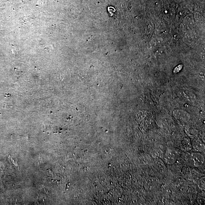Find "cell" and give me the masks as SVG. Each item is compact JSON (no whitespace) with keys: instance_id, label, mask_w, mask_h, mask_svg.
<instances>
[{"instance_id":"cell-1","label":"cell","mask_w":205,"mask_h":205,"mask_svg":"<svg viewBox=\"0 0 205 205\" xmlns=\"http://www.w3.org/2000/svg\"><path fill=\"white\" fill-rule=\"evenodd\" d=\"M163 158L166 163L168 165H172L177 160V156L175 151L171 149H168L164 153Z\"/></svg>"},{"instance_id":"cell-2","label":"cell","mask_w":205,"mask_h":205,"mask_svg":"<svg viewBox=\"0 0 205 205\" xmlns=\"http://www.w3.org/2000/svg\"><path fill=\"white\" fill-rule=\"evenodd\" d=\"M191 159L195 167H200L204 163V158L200 152H194L191 154Z\"/></svg>"},{"instance_id":"cell-3","label":"cell","mask_w":205,"mask_h":205,"mask_svg":"<svg viewBox=\"0 0 205 205\" xmlns=\"http://www.w3.org/2000/svg\"><path fill=\"white\" fill-rule=\"evenodd\" d=\"M173 114L176 119L182 121H188L190 118V114L182 110H176L173 112Z\"/></svg>"},{"instance_id":"cell-4","label":"cell","mask_w":205,"mask_h":205,"mask_svg":"<svg viewBox=\"0 0 205 205\" xmlns=\"http://www.w3.org/2000/svg\"><path fill=\"white\" fill-rule=\"evenodd\" d=\"M191 144L194 152H200L204 150V145L200 140L194 139Z\"/></svg>"},{"instance_id":"cell-5","label":"cell","mask_w":205,"mask_h":205,"mask_svg":"<svg viewBox=\"0 0 205 205\" xmlns=\"http://www.w3.org/2000/svg\"><path fill=\"white\" fill-rule=\"evenodd\" d=\"M154 165L161 173H164L166 170L165 164L160 159L156 158L155 159L154 162Z\"/></svg>"},{"instance_id":"cell-6","label":"cell","mask_w":205,"mask_h":205,"mask_svg":"<svg viewBox=\"0 0 205 205\" xmlns=\"http://www.w3.org/2000/svg\"><path fill=\"white\" fill-rule=\"evenodd\" d=\"M180 146L182 150L185 151H188L192 149V144L188 140L185 139L182 141Z\"/></svg>"},{"instance_id":"cell-7","label":"cell","mask_w":205,"mask_h":205,"mask_svg":"<svg viewBox=\"0 0 205 205\" xmlns=\"http://www.w3.org/2000/svg\"><path fill=\"white\" fill-rule=\"evenodd\" d=\"M164 153L162 149L160 148L155 149L152 152V156L155 159L159 158L162 159L163 158Z\"/></svg>"},{"instance_id":"cell-8","label":"cell","mask_w":205,"mask_h":205,"mask_svg":"<svg viewBox=\"0 0 205 205\" xmlns=\"http://www.w3.org/2000/svg\"><path fill=\"white\" fill-rule=\"evenodd\" d=\"M185 132L188 136L191 138H194L198 135V131L195 129H186Z\"/></svg>"},{"instance_id":"cell-9","label":"cell","mask_w":205,"mask_h":205,"mask_svg":"<svg viewBox=\"0 0 205 205\" xmlns=\"http://www.w3.org/2000/svg\"><path fill=\"white\" fill-rule=\"evenodd\" d=\"M184 23L185 27H188L192 26L193 25V18L192 16H188L185 18Z\"/></svg>"},{"instance_id":"cell-10","label":"cell","mask_w":205,"mask_h":205,"mask_svg":"<svg viewBox=\"0 0 205 205\" xmlns=\"http://www.w3.org/2000/svg\"><path fill=\"white\" fill-rule=\"evenodd\" d=\"M185 185V182L183 179H179L176 182V188L179 190H182Z\"/></svg>"},{"instance_id":"cell-11","label":"cell","mask_w":205,"mask_h":205,"mask_svg":"<svg viewBox=\"0 0 205 205\" xmlns=\"http://www.w3.org/2000/svg\"><path fill=\"white\" fill-rule=\"evenodd\" d=\"M147 113L144 111H139L136 114V117L138 120H142L147 116Z\"/></svg>"}]
</instances>
